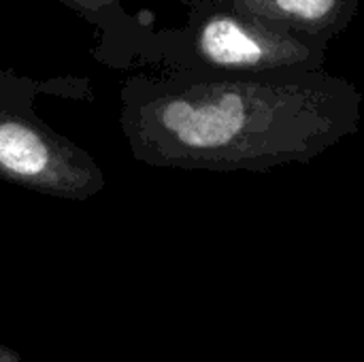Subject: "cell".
<instances>
[{"instance_id": "cell-1", "label": "cell", "mask_w": 364, "mask_h": 362, "mask_svg": "<svg viewBox=\"0 0 364 362\" xmlns=\"http://www.w3.org/2000/svg\"><path fill=\"white\" fill-rule=\"evenodd\" d=\"M363 92L322 70L134 73L119 87V128L136 162L262 173L309 162L358 132Z\"/></svg>"}, {"instance_id": "cell-4", "label": "cell", "mask_w": 364, "mask_h": 362, "mask_svg": "<svg viewBox=\"0 0 364 362\" xmlns=\"http://www.w3.org/2000/svg\"><path fill=\"white\" fill-rule=\"evenodd\" d=\"M70 9L81 21L92 26L96 45L92 55L96 62L113 68L126 70L143 66L147 55L154 28L147 19L132 15L122 0H60ZM188 9L200 0H181Z\"/></svg>"}, {"instance_id": "cell-6", "label": "cell", "mask_w": 364, "mask_h": 362, "mask_svg": "<svg viewBox=\"0 0 364 362\" xmlns=\"http://www.w3.org/2000/svg\"><path fill=\"white\" fill-rule=\"evenodd\" d=\"M358 362H364V361H358Z\"/></svg>"}, {"instance_id": "cell-2", "label": "cell", "mask_w": 364, "mask_h": 362, "mask_svg": "<svg viewBox=\"0 0 364 362\" xmlns=\"http://www.w3.org/2000/svg\"><path fill=\"white\" fill-rule=\"evenodd\" d=\"M41 96L94 100L87 77H30L0 70V181L53 198L87 201L107 188L90 151L53 130L38 113Z\"/></svg>"}, {"instance_id": "cell-5", "label": "cell", "mask_w": 364, "mask_h": 362, "mask_svg": "<svg viewBox=\"0 0 364 362\" xmlns=\"http://www.w3.org/2000/svg\"><path fill=\"white\" fill-rule=\"evenodd\" d=\"M264 26L331 43L358 13L360 0H213Z\"/></svg>"}, {"instance_id": "cell-3", "label": "cell", "mask_w": 364, "mask_h": 362, "mask_svg": "<svg viewBox=\"0 0 364 362\" xmlns=\"http://www.w3.org/2000/svg\"><path fill=\"white\" fill-rule=\"evenodd\" d=\"M326 55V41L277 30L213 0H200L188 9L181 28L154 30L143 66L254 75L322 70Z\"/></svg>"}]
</instances>
